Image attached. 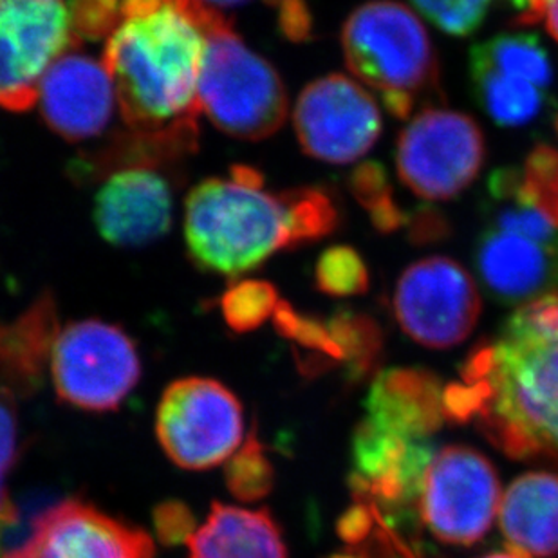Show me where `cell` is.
Returning <instances> with one entry per match:
<instances>
[{
    "label": "cell",
    "mask_w": 558,
    "mask_h": 558,
    "mask_svg": "<svg viewBox=\"0 0 558 558\" xmlns=\"http://www.w3.org/2000/svg\"><path fill=\"white\" fill-rule=\"evenodd\" d=\"M95 222L117 246H145L163 238L172 222V190L148 165H132L109 175L96 194Z\"/></svg>",
    "instance_id": "9a60e30c"
},
{
    "label": "cell",
    "mask_w": 558,
    "mask_h": 558,
    "mask_svg": "<svg viewBox=\"0 0 558 558\" xmlns=\"http://www.w3.org/2000/svg\"><path fill=\"white\" fill-rule=\"evenodd\" d=\"M51 378L60 400L84 411H114L142 376L131 337L100 320L69 324L51 349Z\"/></svg>",
    "instance_id": "8992f818"
},
{
    "label": "cell",
    "mask_w": 558,
    "mask_h": 558,
    "mask_svg": "<svg viewBox=\"0 0 558 558\" xmlns=\"http://www.w3.org/2000/svg\"><path fill=\"white\" fill-rule=\"evenodd\" d=\"M349 186L379 232H396L411 222V216L396 203L387 170L376 161L360 165L349 178Z\"/></svg>",
    "instance_id": "cb8c5ba5"
},
{
    "label": "cell",
    "mask_w": 558,
    "mask_h": 558,
    "mask_svg": "<svg viewBox=\"0 0 558 558\" xmlns=\"http://www.w3.org/2000/svg\"><path fill=\"white\" fill-rule=\"evenodd\" d=\"M499 517L511 549L535 557L558 555V474L532 472L513 481Z\"/></svg>",
    "instance_id": "ac0fdd59"
},
{
    "label": "cell",
    "mask_w": 558,
    "mask_h": 558,
    "mask_svg": "<svg viewBox=\"0 0 558 558\" xmlns=\"http://www.w3.org/2000/svg\"><path fill=\"white\" fill-rule=\"evenodd\" d=\"M557 129H558V118H557Z\"/></svg>",
    "instance_id": "60d3db41"
},
{
    "label": "cell",
    "mask_w": 558,
    "mask_h": 558,
    "mask_svg": "<svg viewBox=\"0 0 558 558\" xmlns=\"http://www.w3.org/2000/svg\"><path fill=\"white\" fill-rule=\"evenodd\" d=\"M483 558H530L526 554H521L517 549H508V551H499V554L486 555Z\"/></svg>",
    "instance_id": "74e56055"
},
{
    "label": "cell",
    "mask_w": 558,
    "mask_h": 558,
    "mask_svg": "<svg viewBox=\"0 0 558 558\" xmlns=\"http://www.w3.org/2000/svg\"><path fill=\"white\" fill-rule=\"evenodd\" d=\"M21 448V428L15 396L0 390V537L19 521L15 505L8 494V475L15 466Z\"/></svg>",
    "instance_id": "f1b7e54d"
},
{
    "label": "cell",
    "mask_w": 558,
    "mask_h": 558,
    "mask_svg": "<svg viewBox=\"0 0 558 558\" xmlns=\"http://www.w3.org/2000/svg\"><path fill=\"white\" fill-rule=\"evenodd\" d=\"M154 524L161 543L183 544L190 541L195 533V521L189 506L178 500L163 502L156 508L154 513Z\"/></svg>",
    "instance_id": "d6a6232c"
},
{
    "label": "cell",
    "mask_w": 558,
    "mask_h": 558,
    "mask_svg": "<svg viewBox=\"0 0 558 558\" xmlns=\"http://www.w3.org/2000/svg\"><path fill=\"white\" fill-rule=\"evenodd\" d=\"M279 26L291 43H304L311 35V13L304 0H282L279 4Z\"/></svg>",
    "instance_id": "836d02e7"
},
{
    "label": "cell",
    "mask_w": 558,
    "mask_h": 558,
    "mask_svg": "<svg viewBox=\"0 0 558 558\" xmlns=\"http://www.w3.org/2000/svg\"><path fill=\"white\" fill-rule=\"evenodd\" d=\"M459 374L442 390L447 420L474 423L508 458L558 469V295L519 307Z\"/></svg>",
    "instance_id": "6da1fadb"
},
{
    "label": "cell",
    "mask_w": 558,
    "mask_h": 558,
    "mask_svg": "<svg viewBox=\"0 0 558 558\" xmlns=\"http://www.w3.org/2000/svg\"><path fill=\"white\" fill-rule=\"evenodd\" d=\"M59 335L53 299L44 295L10 326H0V390L32 395Z\"/></svg>",
    "instance_id": "ffe728a7"
},
{
    "label": "cell",
    "mask_w": 558,
    "mask_h": 558,
    "mask_svg": "<svg viewBox=\"0 0 558 558\" xmlns=\"http://www.w3.org/2000/svg\"><path fill=\"white\" fill-rule=\"evenodd\" d=\"M43 117L68 142L98 136L112 120L117 89L104 62L85 54H63L40 84Z\"/></svg>",
    "instance_id": "5bb4252c"
},
{
    "label": "cell",
    "mask_w": 558,
    "mask_h": 558,
    "mask_svg": "<svg viewBox=\"0 0 558 558\" xmlns=\"http://www.w3.org/2000/svg\"><path fill=\"white\" fill-rule=\"evenodd\" d=\"M345 63L378 93L396 118L441 101L436 51L423 22L405 5L374 0L349 15L342 29Z\"/></svg>",
    "instance_id": "277c9868"
},
{
    "label": "cell",
    "mask_w": 558,
    "mask_h": 558,
    "mask_svg": "<svg viewBox=\"0 0 558 558\" xmlns=\"http://www.w3.org/2000/svg\"><path fill=\"white\" fill-rule=\"evenodd\" d=\"M338 345L342 349L343 364L348 365L349 376L364 378L378 362L381 337L378 327L367 316L342 311L329 318Z\"/></svg>",
    "instance_id": "d4e9b609"
},
{
    "label": "cell",
    "mask_w": 558,
    "mask_h": 558,
    "mask_svg": "<svg viewBox=\"0 0 558 558\" xmlns=\"http://www.w3.org/2000/svg\"><path fill=\"white\" fill-rule=\"evenodd\" d=\"M494 0H412L416 10L441 32L469 37L483 24Z\"/></svg>",
    "instance_id": "f546056e"
},
{
    "label": "cell",
    "mask_w": 558,
    "mask_h": 558,
    "mask_svg": "<svg viewBox=\"0 0 558 558\" xmlns=\"http://www.w3.org/2000/svg\"><path fill=\"white\" fill-rule=\"evenodd\" d=\"M279 302L277 290L269 282L244 280L222 295V316L235 332L255 331L275 315Z\"/></svg>",
    "instance_id": "484cf974"
},
{
    "label": "cell",
    "mask_w": 558,
    "mask_h": 558,
    "mask_svg": "<svg viewBox=\"0 0 558 558\" xmlns=\"http://www.w3.org/2000/svg\"><path fill=\"white\" fill-rule=\"evenodd\" d=\"M544 19H546L549 35L558 43V0H549L546 13H544Z\"/></svg>",
    "instance_id": "8d00e7d4"
},
{
    "label": "cell",
    "mask_w": 558,
    "mask_h": 558,
    "mask_svg": "<svg viewBox=\"0 0 558 558\" xmlns=\"http://www.w3.org/2000/svg\"><path fill=\"white\" fill-rule=\"evenodd\" d=\"M475 271L486 293L506 306L557 295L558 244L486 227L477 238Z\"/></svg>",
    "instance_id": "2e32d148"
},
{
    "label": "cell",
    "mask_w": 558,
    "mask_h": 558,
    "mask_svg": "<svg viewBox=\"0 0 558 558\" xmlns=\"http://www.w3.org/2000/svg\"><path fill=\"white\" fill-rule=\"evenodd\" d=\"M316 286L332 296L365 293L369 288V274L364 258L348 246L326 250L316 263Z\"/></svg>",
    "instance_id": "83f0119b"
},
{
    "label": "cell",
    "mask_w": 558,
    "mask_h": 558,
    "mask_svg": "<svg viewBox=\"0 0 558 558\" xmlns=\"http://www.w3.org/2000/svg\"><path fill=\"white\" fill-rule=\"evenodd\" d=\"M205 38L197 98L201 111L230 136L257 142L279 131L288 95L279 73L253 53L221 11L199 0H174Z\"/></svg>",
    "instance_id": "5b68a950"
},
{
    "label": "cell",
    "mask_w": 558,
    "mask_h": 558,
    "mask_svg": "<svg viewBox=\"0 0 558 558\" xmlns=\"http://www.w3.org/2000/svg\"><path fill=\"white\" fill-rule=\"evenodd\" d=\"M414 558H442L439 557V555L434 551V549L428 548V546H423L422 549H420V554L416 555Z\"/></svg>",
    "instance_id": "f35d334b"
},
{
    "label": "cell",
    "mask_w": 558,
    "mask_h": 558,
    "mask_svg": "<svg viewBox=\"0 0 558 558\" xmlns=\"http://www.w3.org/2000/svg\"><path fill=\"white\" fill-rule=\"evenodd\" d=\"M442 390L428 371H385L371 387L364 423L381 433L430 441L447 420Z\"/></svg>",
    "instance_id": "e0dca14e"
},
{
    "label": "cell",
    "mask_w": 558,
    "mask_h": 558,
    "mask_svg": "<svg viewBox=\"0 0 558 558\" xmlns=\"http://www.w3.org/2000/svg\"><path fill=\"white\" fill-rule=\"evenodd\" d=\"M485 156V136L472 118L434 107L401 132L396 167L417 197L448 201L474 183Z\"/></svg>",
    "instance_id": "ba28073f"
},
{
    "label": "cell",
    "mask_w": 558,
    "mask_h": 558,
    "mask_svg": "<svg viewBox=\"0 0 558 558\" xmlns=\"http://www.w3.org/2000/svg\"><path fill=\"white\" fill-rule=\"evenodd\" d=\"M190 558H288L282 532L268 510L214 502L190 537Z\"/></svg>",
    "instance_id": "d6986e66"
},
{
    "label": "cell",
    "mask_w": 558,
    "mask_h": 558,
    "mask_svg": "<svg viewBox=\"0 0 558 558\" xmlns=\"http://www.w3.org/2000/svg\"><path fill=\"white\" fill-rule=\"evenodd\" d=\"M510 4L519 13V16H517L519 24H533V22L543 19L549 0H510Z\"/></svg>",
    "instance_id": "e575fe53"
},
{
    "label": "cell",
    "mask_w": 558,
    "mask_h": 558,
    "mask_svg": "<svg viewBox=\"0 0 558 558\" xmlns=\"http://www.w3.org/2000/svg\"><path fill=\"white\" fill-rule=\"evenodd\" d=\"M227 485L228 490L244 502L263 499L274 488V464L255 434H250L244 447L228 461Z\"/></svg>",
    "instance_id": "4316f807"
},
{
    "label": "cell",
    "mask_w": 558,
    "mask_h": 558,
    "mask_svg": "<svg viewBox=\"0 0 558 558\" xmlns=\"http://www.w3.org/2000/svg\"><path fill=\"white\" fill-rule=\"evenodd\" d=\"M470 78L475 100L500 126L530 125L554 106L549 90L485 63L470 60Z\"/></svg>",
    "instance_id": "7402d4cb"
},
{
    "label": "cell",
    "mask_w": 558,
    "mask_h": 558,
    "mask_svg": "<svg viewBox=\"0 0 558 558\" xmlns=\"http://www.w3.org/2000/svg\"><path fill=\"white\" fill-rule=\"evenodd\" d=\"M167 2H174V0H167Z\"/></svg>",
    "instance_id": "ab89813d"
},
{
    "label": "cell",
    "mask_w": 558,
    "mask_h": 558,
    "mask_svg": "<svg viewBox=\"0 0 558 558\" xmlns=\"http://www.w3.org/2000/svg\"><path fill=\"white\" fill-rule=\"evenodd\" d=\"M120 0H69V21L76 38L107 37L122 21Z\"/></svg>",
    "instance_id": "1f68e13d"
},
{
    "label": "cell",
    "mask_w": 558,
    "mask_h": 558,
    "mask_svg": "<svg viewBox=\"0 0 558 558\" xmlns=\"http://www.w3.org/2000/svg\"><path fill=\"white\" fill-rule=\"evenodd\" d=\"M76 43L63 0H0V107L32 109L49 68Z\"/></svg>",
    "instance_id": "30bf717a"
},
{
    "label": "cell",
    "mask_w": 558,
    "mask_h": 558,
    "mask_svg": "<svg viewBox=\"0 0 558 558\" xmlns=\"http://www.w3.org/2000/svg\"><path fill=\"white\" fill-rule=\"evenodd\" d=\"M499 499L494 464L474 448L452 445L434 452L417 511L441 543L472 546L496 521Z\"/></svg>",
    "instance_id": "9c48e42d"
},
{
    "label": "cell",
    "mask_w": 558,
    "mask_h": 558,
    "mask_svg": "<svg viewBox=\"0 0 558 558\" xmlns=\"http://www.w3.org/2000/svg\"><path fill=\"white\" fill-rule=\"evenodd\" d=\"M295 132L311 158L351 163L381 134L378 104L354 80L329 74L307 85L295 107Z\"/></svg>",
    "instance_id": "7c38bea8"
},
{
    "label": "cell",
    "mask_w": 558,
    "mask_h": 558,
    "mask_svg": "<svg viewBox=\"0 0 558 558\" xmlns=\"http://www.w3.org/2000/svg\"><path fill=\"white\" fill-rule=\"evenodd\" d=\"M156 433L165 453L181 469H214L241 448L243 407L216 379H178L161 396Z\"/></svg>",
    "instance_id": "52a82bcc"
},
{
    "label": "cell",
    "mask_w": 558,
    "mask_h": 558,
    "mask_svg": "<svg viewBox=\"0 0 558 558\" xmlns=\"http://www.w3.org/2000/svg\"><path fill=\"white\" fill-rule=\"evenodd\" d=\"M521 170L526 189L558 222V150L541 145L530 154Z\"/></svg>",
    "instance_id": "4dcf8cb0"
},
{
    "label": "cell",
    "mask_w": 558,
    "mask_h": 558,
    "mask_svg": "<svg viewBox=\"0 0 558 558\" xmlns=\"http://www.w3.org/2000/svg\"><path fill=\"white\" fill-rule=\"evenodd\" d=\"M120 13L122 21L107 38L104 65L123 120L136 136L189 153L197 142L203 33L167 0H123Z\"/></svg>",
    "instance_id": "7a4b0ae2"
},
{
    "label": "cell",
    "mask_w": 558,
    "mask_h": 558,
    "mask_svg": "<svg viewBox=\"0 0 558 558\" xmlns=\"http://www.w3.org/2000/svg\"><path fill=\"white\" fill-rule=\"evenodd\" d=\"M488 227L521 233L538 243L558 244V222L524 185L522 170L499 169L486 185Z\"/></svg>",
    "instance_id": "44dd1931"
},
{
    "label": "cell",
    "mask_w": 558,
    "mask_h": 558,
    "mask_svg": "<svg viewBox=\"0 0 558 558\" xmlns=\"http://www.w3.org/2000/svg\"><path fill=\"white\" fill-rule=\"evenodd\" d=\"M470 60L490 65L500 73L527 80L546 90L554 84L551 59L537 35L532 33H500L474 46L470 51Z\"/></svg>",
    "instance_id": "603a6c76"
},
{
    "label": "cell",
    "mask_w": 558,
    "mask_h": 558,
    "mask_svg": "<svg viewBox=\"0 0 558 558\" xmlns=\"http://www.w3.org/2000/svg\"><path fill=\"white\" fill-rule=\"evenodd\" d=\"M201 4H205L206 8H211V10L221 11L225 8H235V5H243L250 0H199ZM268 4L279 5L282 0H266Z\"/></svg>",
    "instance_id": "d590c367"
},
{
    "label": "cell",
    "mask_w": 558,
    "mask_h": 558,
    "mask_svg": "<svg viewBox=\"0 0 558 558\" xmlns=\"http://www.w3.org/2000/svg\"><path fill=\"white\" fill-rule=\"evenodd\" d=\"M0 558H154V543L140 527L68 499L43 511L26 541Z\"/></svg>",
    "instance_id": "4fadbf2b"
},
{
    "label": "cell",
    "mask_w": 558,
    "mask_h": 558,
    "mask_svg": "<svg viewBox=\"0 0 558 558\" xmlns=\"http://www.w3.org/2000/svg\"><path fill=\"white\" fill-rule=\"evenodd\" d=\"M395 313L401 329L417 343L453 348L469 338L480 320V290L452 258H423L398 280Z\"/></svg>",
    "instance_id": "8fae6325"
},
{
    "label": "cell",
    "mask_w": 558,
    "mask_h": 558,
    "mask_svg": "<svg viewBox=\"0 0 558 558\" xmlns=\"http://www.w3.org/2000/svg\"><path fill=\"white\" fill-rule=\"evenodd\" d=\"M185 239L199 268L238 277L282 248L310 243L301 192L268 194L241 181L206 180L186 201Z\"/></svg>",
    "instance_id": "3957f363"
}]
</instances>
